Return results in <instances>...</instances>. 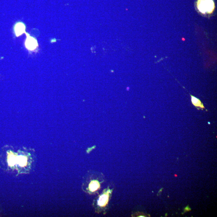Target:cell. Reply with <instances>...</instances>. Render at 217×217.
I'll use <instances>...</instances> for the list:
<instances>
[{
	"mask_svg": "<svg viewBox=\"0 0 217 217\" xmlns=\"http://www.w3.org/2000/svg\"><path fill=\"white\" fill-rule=\"evenodd\" d=\"M197 8L202 14H211L214 9V3L213 0H198Z\"/></svg>",
	"mask_w": 217,
	"mask_h": 217,
	"instance_id": "obj_4",
	"label": "cell"
},
{
	"mask_svg": "<svg viewBox=\"0 0 217 217\" xmlns=\"http://www.w3.org/2000/svg\"><path fill=\"white\" fill-rule=\"evenodd\" d=\"M174 176H175V177H177V175H176V174H175V175H174Z\"/></svg>",
	"mask_w": 217,
	"mask_h": 217,
	"instance_id": "obj_11",
	"label": "cell"
},
{
	"mask_svg": "<svg viewBox=\"0 0 217 217\" xmlns=\"http://www.w3.org/2000/svg\"><path fill=\"white\" fill-rule=\"evenodd\" d=\"M105 181L104 175L101 172L91 171L86 175L83 182L82 189L90 195L98 193Z\"/></svg>",
	"mask_w": 217,
	"mask_h": 217,
	"instance_id": "obj_1",
	"label": "cell"
},
{
	"mask_svg": "<svg viewBox=\"0 0 217 217\" xmlns=\"http://www.w3.org/2000/svg\"><path fill=\"white\" fill-rule=\"evenodd\" d=\"M112 187L108 186L93 200V207L96 213L105 214L109 209V202L114 189Z\"/></svg>",
	"mask_w": 217,
	"mask_h": 217,
	"instance_id": "obj_2",
	"label": "cell"
},
{
	"mask_svg": "<svg viewBox=\"0 0 217 217\" xmlns=\"http://www.w3.org/2000/svg\"><path fill=\"white\" fill-rule=\"evenodd\" d=\"M25 26L21 23H18L15 26V30L17 36H19L25 32Z\"/></svg>",
	"mask_w": 217,
	"mask_h": 217,
	"instance_id": "obj_8",
	"label": "cell"
},
{
	"mask_svg": "<svg viewBox=\"0 0 217 217\" xmlns=\"http://www.w3.org/2000/svg\"><path fill=\"white\" fill-rule=\"evenodd\" d=\"M183 210L184 212L183 213H182V214H183L185 213L189 212H190V211H191V208L190 207L189 205H187V206L185 207L184 208Z\"/></svg>",
	"mask_w": 217,
	"mask_h": 217,
	"instance_id": "obj_9",
	"label": "cell"
},
{
	"mask_svg": "<svg viewBox=\"0 0 217 217\" xmlns=\"http://www.w3.org/2000/svg\"><path fill=\"white\" fill-rule=\"evenodd\" d=\"M17 155L11 151L8 152V165L10 167H14L16 165Z\"/></svg>",
	"mask_w": 217,
	"mask_h": 217,
	"instance_id": "obj_7",
	"label": "cell"
},
{
	"mask_svg": "<svg viewBox=\"0 0 217 217\" xmlns=\"http://www.w3.org/2000/svg\"><path fill=\"white\" fill-rule=\"evenodd\" d=\"M167 216H168V214L166 213V214H165V216L167 217Z\"/></svg>",
	"mask_w": 217,
	"mask_h": 217,
	"instance_id": "obj_12",
	"label": "cell"
},
{
	"mask_svg": "<svg viewBox=\"0 0 217 217\" xmlns=\"http://www.w3.org/2000/svg\"><path fill=\"white\" fill-rule=\"evenodd\" d=\"M29 154L21 152L19 154L17 155L16 166L17 167L20 168V171H30L29 168L31 165V160H30Z\"/></svg>",
	"mask_w": 217,
	"mask_h": 217,
	"instance_id": "obj_3",
	"label": "cell"
},
{
	"mask_svg": "<svg viewBox=\"0 0 217 217\" xmlns=\"http://www.w3.org/2000/svg\"><path fill=\"white\" fill-rule=\"evenodd\" d=\"M182 87H183L184 89H185V90L188 92V93H189L190 95L191 96V101H192V104L196 108L197 110H199L200 109H202V110H206L204 106L203 103L201 102L200 100L199 99L195 97V96L192 95H191L190 93H189V92L187 90H186L183 86L182 85Z\"/></svg>",
	"mask_w": 217,
	"mask_h": 217,
	"instance_id": "obj_6",
	"label": "cell"
},
{
	"mask_svg": "<svg viewBox=\"0 0 217 217\" xmlns=\"http://www.w3.org/2000/svg\"><path fill=\"white\" fill-rule=\"evenodd\" d=\"M163 188H161V189H160V190H159V192L157 194V195L158 196H159V194H160L162 192V190H163Z\"/></svg>",
	"mask_w": 217,
	"mask_h": 217,
	"instance_id": "obj_10",
	"label": "cell"
},
{
	"mask_svg": "<svg viewBox=\"0 0 217 217\" xmlns=\"http://www.w3.org/2000/svg\"><path fill=\"white\" fill-rule=\"evenodd\" d=\"M27 39L26 40L25 43L26 47L29 50H35L38 46L37 40L32 37L30 36L29 35H28L27 34Z\"/></svg>",
	"mask_w": 217,
	"mask_h": 217,
	"instance_id": "obj_5",
	"label": "cell"
}]
</instances>
